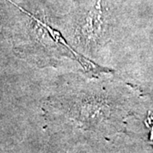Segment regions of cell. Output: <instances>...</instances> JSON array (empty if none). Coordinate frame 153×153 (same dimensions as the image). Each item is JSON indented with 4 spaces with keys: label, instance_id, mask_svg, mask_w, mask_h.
<instances>
[{
    "label": "cell",
    "instance_id": "cell-1",
    "mask_svg": "<svg viewBox=\"0 0 153 153\" xmlns=\"http://www.w3.org/2000/svg\"><path fill=\"white\" fill-rule=\"evenodd\" d=\"M131 93L116 81L76 80L48 98L44 111L55 133L100 140L123 131L133 113Z\"/></svg>",
    "mask_w": 153,
    "mask_h": 153
},
{
    "label": "cell",
    "instance_id": "cell-2",
    "mask_svg": "<svg viewBox=\"0 0 153 153\" xmlns=\"http://www.w3.org/2000/svg\"><path fill=\"white\" fill-rule=\"evenodd\" d=\"M125 0H72L60 29L72 49L95 57L114 36L117 19Z\"/></svg>",
    "mask_w": 153,
    "mask_h": 153
},
{
    "label": "cell",
    "instance_id": "cell-3",
    "mask_svg": "<svg viewBox=\"0 0 153 153\" xmlns=\"http://www.w3.org/2000/svg\"><path fill=\"white\" fill-rule=\"evenodd\" d=\"M10 0H0V36L3 34V19H4L6 10H7V4Z\"/></svg>",
    "mask_w": 153,
    "mask_h": 153
}]
</instances>
